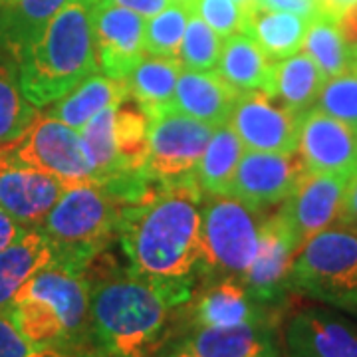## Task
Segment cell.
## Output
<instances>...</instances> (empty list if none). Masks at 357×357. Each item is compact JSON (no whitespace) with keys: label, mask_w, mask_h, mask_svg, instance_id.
<instances>
[{"label":"cell","mask_w":357,"mask_h":357,"mask_svg":"<svg viewBox=\"0 0 357 357\" xmlns=\"http://www.w3.org/2000/svg\"><path fill=\"white\" fill-rule=\"evenodd\" d=\"M203 197L197 178H191L161 187L123 211L117 238L131 272L155 282L195 286L201 272Z\"/></svg>","instance_id":"1"},{"label":"cell","mask_w":357,"mask_h":357,"mask_svg":"<svg viewBox=\"0 0 357 357\" xmlns=\"http://www.w3.org/2000/svg\"><path fill=\"white\" fill-rule=\"evenodd\" d=\"M191 296L189 286L149 280L131 270L89 280L91 340L102 357L157 356L169 340L173 314Z\"/></svg>","instance_id":"2"},{"label":"cell","mask_w":357,"mask_h":357,"mask_svg":"<svg viewBox=\"0 0 357 357\" xmlns=\"http://www.w3.org/2000/svg\"><path fill=\"white\" fill-rule=\"evenodd\" d=\"M96 4L98 0H70L18 62L22 91L34 107L58 102L86 77L98 74Z\"/></svg>","instance_id":"3"},{"label":"cell","mask_w":357,"mask_h":357,"mask_svg":"<svg viewBox=\"0 0 357 357\" xmlns=\"http://www.w3.org/2000/svg\"><path fill=\"white\" fill-rule=\"evenodd\" d=\"M6 314L32 344H93L88 274L74 268L62 264L44 268L16 294Z\"/></svg>","instance_id":"4"},{"label":"cell","mask_w":357,"mask_h":357,"mask_svg":"<svg viewBox=\"0 0 357 357\" xmlns=\"http://www.w3.org/2000/svg\"><path fill=\"white\" fill-rule=\"evenodd\" d=\"M128 206L102 183H86L66 189L38 229L56 252V264L88 272L119 232Z\"/></svg>","instance_id":"5"},{"label":"cell","mask_w":357,"mask_h":357,"mask_svg":"<svg viewBox=\"0 0 357 357\" xmlns=\"http://www.w3.org/2000/svg\"><path fill=\"white\" fill-rule=\"evenodd\" d=\"M260 208L230 195H204L201 204V272L211 278H243L258 252Z\"/></svg>","instance_id":"6"},{"label":"cell","mask_w":357,"mask_h":357,"mask_svg":"<svg viewBox=\"0 0 357 357\" xmlns=\"http://www.w3.org/2000/svg\"><path fill=\"white\" fill-rule=\"evenodd\" d=\"M290 290L347 312L357 310V234L326 229L307 238L294 258Z\"/></svg>","instance_id":"7"},{"label":"cell","mask_w":357,"mask_h":357,"mask_svg":"<svg viewBox=\"0 0 357 357\" xmlns=\"http://www.w3.org/2000/svg\"><path fill=\"white\" fill-rule=\"evenodd\" d=\"M0 151L26 167L44 171L66 187L96 183L79 131L48 114H38L32 123Z\"/></svg>","instance_id":"8"},{"label":"cell","mask_w":357,"mask_h":357,"mask_svg":"<svg viewBox=\"0 0 357 357\" xmlns=\"http://www.w3.org/2000/svg\"><path fill=\"white\" fill-rule=\"evenodd\" d=\"M145 114L149 115V145L145 161L149 177L161 187L195 178L197 165L215 128L171 107Z\"/></svg>","instance_id":"9"},{"label":"cell","mask_w":357,"mask_h":357,"mask_svg":"<svg viewBox=\"0 0 357 357\" xmlns=\"http://www.w3.org/2000/svg\"><path fill=\"white\" fill-rule=\"evenodd\" d=\"M304 115L294 114L264 89L241 91L229 117L230 129L244 151L294 153L298 151Z\"/></svg>","instance_id":"10"},{"label":"cell","mask_w":357,"mask_h":357,"mask_svg":"<svg viewBox=\"0 0 357 357\" xmlns=\"http://www.w3.org/2000/svg\"><path fill=\"white\" fill-rule=\"evenodd\" d=\"M300 246V238L280 213L264 218L256 258L241 278L258 302L274 307L290 292V272Z\"/></svg>","instance_id":"11"},{"label":"cell","mask_w":357,"mask_h":357,"mask_svg":"<svg viewBox=\"0 0 357 357\" xmlns=\"http://www.w3.org/2000/svg\"><path fill=\"white\" fill-rule=\"evenodd\" d=\"M306 171V165L298 151H244L227 195L264 211L272 204L284 203Z\"/></svg>","instance_id":"12"},{"label":"cell","mask_w":357,"mask_h":357,"mask_svg":"<svg viewBox=\"0 0 357 357\" xmlns=\"http://www.w3.org/2000/svg\"><path fill=\"white\" fill-rule=\"evenodd\" d=\"M145 18L123 6L98 0L93 8V48L98 68L107 77L126 79L145 58Z\"/></svg>","instance_id":"13"},{"label":"cell","mask_w":357,"mask_h":357,"mask_svg":"<svg viewBox=\"0 0 357 357\" xmlns=\"http://www.w3.org/2000/svg\"><path fill=\"white\" fill-rule=\"evenodd\" d=\"M347 178L349 177L337 173L314 171H306L300 177L292 195L282 203L278 211L296 232L300 243L304 244L314 234L337 225Z\"/></svg>","instance_id":"14"},{"label":"cell","mask_w":357,"mask_h":357,"mask_svg":"<svg viewBox=\"0 0 357 357\" xmlns=\"http://www.w3.org/2000/svg\"><path fill=\"white\" fill-rule=\"evenodd\" d=\"M66 189L62 181L0 151V208L24 229H38Z\"/></svg>","instance_id":"15"},{"label":"cell","mask_w":357,"mask_h":357,"mask_svg":"<svg viewBox=\"0 0 357 357\" xmlns=\"http://www.w3.org/2000/svg\"><path fill=\"white\" fill-rule=\"evenodd\" d=\"M298 153L307 171L351 177L357 171V129L312 107L302 117Z\"/></svg>","instance_id":"16"},{"label":"cell","mask_w":357,"mask_h":357,"mask_svg":"<svg viewBox=\"0 0 357 357\" xmlns=\"http://www.w3.org/2000/svg\"><path fill=\"white\" fill-rule=\"evenodd\" d=\"M192 330L195 328H234L250 324H272L270 310L258 302L238 278H211L189 302Z\"/></svg>","instance_id":"17"},{"label":"cell","mask_w":357,"mask_h":357,"mask_svg":"<svg viewBox=\"0 0 357 357\" xmlns=\"http://www.w3.org/2000/svg\"><path fill=\"white\" fill-rule=\"evenodd\" d=\"M288 357H357V324L326 307H306L284 330Z\"/></svg>","instance_id":"18"},{"label":"cell","mask_w":357,"mask_h":357,"mask_svg":"<svg viewBox=\"0 0 357 357\" xmlns=\"http://www.w3.org/2000/svg\"><path fill=\"white\" fill-rule=\"evenodd\" d=\"M241 91L232 88L225 77L215 72H191L181 70L171 109L199 119L211 128L229 123L230 112Z\"/></svg>","instance_id":"19"},{"label":"cell","mask_w":357,"mask_h":357,"mask_svg":"<svg viewBox=\"0 0 357 357\" xmlns=\"http://www.w3.org/2000/svg\"><path fill=\"white\" fill-rule=\"evenodd\" d=\"M307 24V16L272 10L252 0L250 4L243 6L241 32L264 52L270 62H278L304 48Z\"/></svg>","instance_id":"20"},{"label":"cell","mask_w":357,"mask_h":357,"mask_svg":"<svg viewBox=\"0 0 357 357\" xmlns=\"http://www.w3.org/2000/svg\"><path fill=\"white\" fill-rule=\"evenodd\" d=\"M177 345L199 357H280L272 324L195 328Z\"/></svg>","instance_id":"21"},{"label":"cell","mask_w":357,"mask_h":357,"mask_svg":"<svg viewBox=\"0 0 357 357\" xmlns=\"http://www.w3.org/2000/svg\"><path fill=\"white\" fill-rule=\"evenodd\" d=\"M56 252L40 229H26L0 250V312H6L16 294L44 268L56 264Z\"/></svg>","instance_id":"22"},{"label":"cell","mask_w":357,"mask_h":357,"mask_svg":"<svg viewBox=\"0 0 357 357\" xmlns=\"http://www.w3.org/2000/svg\"><path fill=\"white\" fill-rule=\"evenodd\" d=\"M70 0H10L0 4V50L22 60Z\"/></svg>","instance_id":"23"},{"label":"cell","mask_w":357,"mask_h":357,"mask_svg":"<svg viewBox=\"0 0 357 357\" xmlns=\"http://www.w3.org/2000/svg\"><path fill=\"white\" fill-rule=\"evenodd\" d=\"M326 79L328 77L324 76L318 64L306 52L300 50L290 58L272 62L266 93L292 109L294 114L304 115L316 105Z\"/></svg>","instance_id":"24"},{"label":"cell","mask_w":357,"mask_h":357,"mask_svg":"<svg viewBox=\"0 0 357 357\" xmlns=\"http://www.w3.org/2000/svg\"><path fill=\"white\" fill-rule=\"evenodd\" d=\"M128 98L129 91L126 79L93 74L86 77L82 84H77L76 88L68 91L58 102L46 105V114L79 131L93 115H98L114 103H121Z\"/></svg>","instance_id":"25"},{"label":"cell","mask_w":357,"mask_h":357,"mask_svg":"<svg viewBox=\"0 0 357 357\" xmlns=\"http://www.w3.org/2000/svg\"><path fill=\"white\" fill-rule=\"evenodd\" d=\"M272 62L243 32L222 40L217 72L238 91L268 89Z\"/></svg>","instance_id":"26"},{"label":"cell","mask_w":357,"mask_h":357,"mask_svg":"<svg viewBox=\"0 0 357 357\" xmlns=\"http://www.w3.org/2000/svg\"><path fill=\"white\" fill-rule=\"evenodd\" d=\"M181 70L183 66L177 58L145 56L126 77L129 98L139 103L143 112L171 105Z\"/></svg>","instance_id":"27"},{"label":"cell","mask_w":357,"mask_h":357,"mask_svg":"<svg viewBox=\"0 0 357 357\" xmlns=\"http://www.w3.org/2000/svg\"><path fill=\"white\" fill-rule=\"evenodd\" d=\"M243 155V143L229 123L215 128L195 171V178L201 191L204 195H227Z\"/></svg>","instance_id":"28"},{"label":"cell","mask_w":357,"mask_h":357,"mask_svg":"<svg viewBox=\"0 0 357 357\" xmlns=\"http://www.w3.org/2000/svg\"><path fill=\"white\" fill-rule=\"evenodd\" d=\"M302 50L318 64L326 77L342 74L356 62L354 50L345 44L337 28V18L326 10H318L310 18Z\"/></svg>","instance_id":"29"},{"label":"cell","mask_w":357,"mask_h":357,"mask_svg":"<svg viewBox=\"0 0 357 357\" xmlns=\"http://www.w3.org/2000/svg\"><path fill=\"white\" fill-rule=\"evenodd\" d=\"M36 115L38 107L28 102L22 91L18 62L0 50V145L16 139Z\"/></svg>","instance_id":"30"},{"label":"cell","mask_w":357,"mask_h":357,"mask_svg":"<svg viewBox=\"0 0 357 357\" xmlns=\"http://www.w3.org/2000/svg\"><path fill=\"white\" fill-rule=\"evenodd\" d=\"M115 151L121 171L145 169L149 145V115L135 100H123L114 115Z\"/></svg>","instance_id":"31"},{"label":"cell","mask_w":357,"mask_h":357,"mask_svg":"<svg viewBox=\"0 0 357 357\" xmlns=\"http://www.w3.org/2000/svg\"><path fill=\"white\" fill-rule=\"evenodd\" d=\"M119 103L105 107L103 112L93 115L84 128L79 129L84 151L88 157L96 183H103L117 173H121V165L117 159L114 141V115Z\"/></svg>","instance_id":"32"},{"label":"cell","mask_w":357,"mask_h":357,"mask_svg":"<svg viewBox=\"0 0 357 357\" xmlns=\"http://www.w3.org/2000/svg\"><path fill=\"white\" fill-rule=\"evenodd\" d=\"M191 14L189 2L173 0L159 14L145 18V32H143L145 56L177 58L178 46L183 42Z\"/></svg>","instance_id":"33"},{"label":"cell","mask_w":357,"mask_h":357,"mask_svg":"<svg viewBox=\"0 0 357 357\" xmlns=\"http://www.w3.org/2000/svg\"><path fill=\"white\" fill-rule=\"evenodd\" d=\"M222 52V38L197 16L191 14L183 42L178 46L177 60L183 70L215 72Z\"/></svg>","instance_id":"34"},{"label":"cell","mask_w":357,"mask_h":357,"mask_svg":"<svg viewBox=\"0 0 357 357\" xmlns=\"http://www.w3.org/2000/svg\"><path fill=\"white\" fill-rule=\"evenodd\" d=\"M0 357H102L93 344L42 345L28 342L10 316L0 312Z\"/></svg>","instance_id":"35"},{"label":"cell","mask_w":357,"mask_h":357,"mask_svg":"<svg viewBox=\"0 0 357 357\" xmlns=\"http://www.w3.org/2000/svg\"><path fill=\"white\" fill-rule=\"evenodd\" d=\"M314 107L357 129V60L345 72L326 79Z\"/></svg>","instance_id":"36"},{"label":"cell","mask_w":357,"mask_h":357,"mask_svg":"<svg viewBox=\"0 0 357 357\" xmlns=\"http://www.w3.org/2000/svg\"><path fill=\"white\" fill-rule=\"evenodd\" d=\"M189 4L191 13L211 26L222 40L241 32L243 6H238L234 0H191Z\"/></svg>","instance_id":"37"},{"label":"cell","mask_w":357,"mask_h":357,"mask_svg":"<svg viewBox=\"0 0 357 357\" xmlns=\"http://www.w3.org/2000/svg\"><path fill=\"white\" fill-rule=\"evenodd\" d=\"M337 225H342L344 229L351 230V232L357 234V171L347 178Z\"/></svg>","instance_id":"38"},{"label":"cell","mask_w":357,"mask_h":357,"mask_svg":"<svg viewBox=\"0 0 357 357\" xmlns=\"http://www.w3.org/2000/svg\"><path fill=\"white\" fill-rule=\"evenodd\" d=\"M107 4L115 6H123L128 10L141 14L143 18H151L155 14H159L163 8H167L173 0H103Z\"/></svg>","instance_id":"39"},{"label":"cell","mask_w":357,"mask_h":357,"mask_svg":"<svg viewBox=\"0 0 357 357\" xmlns=\"http://www.w3.org/2000/svg\"><path fill=\"white\" fill-rule=\"evenodd\" d=\"M256 2H260L262 6L272 8V10L302 14V16H307V18H312L319 10L312 0H256Z\"/></svg>","instance_id":"40"},{"label":"cell","mask_w":357,"mask_h":357,"mask_svg":"<svg viewBox=\"0 0 357 357\" xmlns=\"http://www.w3.org/2000/svg\"><path fill=\"white\" fill-rule=\"evenodd\" d=\"M335 18H337V28L344 36L345 44L351 50H357V2L344 8Z\"/></svg>","instance_id":"41"},{"label":"cell","mask_w":357,"mask_h":357,"mask_svg":"<svg viewBox=\"0 0 357 357\" xmlns=\"http://www.w3.org/2000/svg\"><path fill=\"white\" fill-rule=\"evenodd\" d=\"M24 230L26 229L20 222H16L4 208H0V250H4L8 244H13Z\"/></svg>","instance_id":"42"},{"label":"cell","mask_w":357,"mask_h":357,"mask_svg":"<svg viewBox=\"0 0 357 357\" xmlns=\"http://www.w3.org/2000/svg\"><path fill=\"white\" fill-rule=\"evenodd\" d=\"M356 2L357 0H326V2L319 6V10H326V13L337 16V14L342 13L344 8L351 6V4H356Z\"/></svg>","instance_id":"43"},{"label":"cell","mask_w":357,"mask_h":357,"mask_svg":"<svg viewBox=\"0 0 357 357\" xmlns=\"http://www.w3.org/2000/svg\"><path fill=\"white\" fill-rule=\"evenodd\" d=\"M161 357H199V356H195V354H191L189 349H185V347H181V345H175L171 351H167V354H163Z\"/></svg>","instance_id":"44"},{"label":"cell","mask_w":357,"mask_h":357,"mask_svg":"<svg viewBox=\"0 0 357 357\" xmlns=\"http://www.w3.org/2000/svg\"><path fill=\"white\" fill-rule=\"evenodd\" d=\"M234 2H236L238 6H246V4H250L252 0H234Z\"/></svg>","instance_id":"45"},{"label":"cell","mask_w":357,"mask_h":357,"mask_svg":"<svg viewBox=\"0 0 357 357\" xmlns=\"http://www.w3.org/2000/svg\"><path fill=\"white\" fill-rule=\"evenodd\" d=\"M312 2H314V4H316V6H321V4H324V2H326V0H312Z\"/></svg>","instance_id":"46"},{"label":"cell","mask_w":357,"mask_h":357,"mask_svg":"<svg viewBox=\"0 0 357 357\" xmlns=\"http://www.w3.org/2000/svg\"><path fill=\"white\" fill-rule=\"evenodd\" d=\"M6 2H10V0H0V4H6Z\"/></svg>","instance_id":"47"},{"label":"cell","mask_w":357,"mask_h":357,"mask_svg":"<svg viewBox=\"0 0 357 357\" xmlns=\"http://www.w3.org/2000/svg\"><path fill=\"white\" fill-rule=\"evenodd\" d=\"M354 56H356V60H357V50H354Z\"/></svg>","instance_id":"48"},{"label":"cell","mask_w":357,"mask_h":357,"mask_svg":"<svg viewBox=\"0 0 357 357\" xmlns=\"http://www.w3.org/2000/svg\"><path fill=\"white\" fill-rule=\"evenodd\" d=\"M183 2H191V0H183Z\"/></svg>","instance_id":"49"},{"label":"cell","mask_w":357,"mask_h":357,"mask_svg":"<svg viewBox=\"0 0 357 357\" xmlns=\"http://www.w3.org/2000/svg\"><path fill=\"white\" fill-rule=\"evenodd\" d=\"M354 314H357V310H356V312H354Z\"/></svg>","instance_id":"50"}]
</instances>
